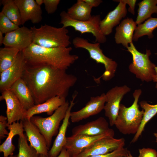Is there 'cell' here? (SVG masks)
<instances>
[{"label":"cell","mask_w":157,"mask_h":157,"mask_svg":"<svg viewBox=\"0 0 157 157\" xmlns=\"http://www.w3.org/2000/svg\"><path fill=\"white\" fill-rule=\"evenodd\" d=\"M22 78L29 88L35 105L59 96L66 98L76 83V76L47 65L26 66Z\"/></svg>","instance_id":"obj_1"},{"label":"cell","mask_w":157,"mask_h":157,"mask_svg":"<svg viewBox=\"0 0 157 157\" xmlns=\"http://www.w3.org/2000/svg\"><path fill=\"white\" fill-rule=\"evenodd\" d=\"M72 50L71 47L47 48L32 43L22 52L27 66L47 65L66 70L79 58L71 54Z\"/></svg>","instance_id":"obj_2"},{"label":"cell","mask_w":157,"mask_h":157,"mask_svg":"<svg viewBox=\"0 0 157 157\" xmlns=\"http://www.w3.org/2000/svg\"><path fill=\"white\" fill-rule=\"evenodd\" d=\"M142 93L141 89L135 90L133 93L134 100L132 105L126 107L121 104L114 125L124 135H135L138 131L143 118L144 111L140 110L138 103Z\"/></svg>","instance_id":"obj_3"},{"label":"cell","mask_w":157,"mask_h":157,"mask_svg":"<svg viewBox=\"0 0 157 157\" xmlns=\"http://www.w3.org/2000/svg\"><path fill=\"white\" fill-rule=\"evenodd\" d=\"M33 43L47 48L68 47L71 44L68 30L62 27L57 28L46 24L39 28L31 27Z\"/></svg>","instance_id":"obj_4"},{"label":"cell","mask_w":157,"mask_h":157,"mask_svg":"<svg viewBox=\"0 0 157 157\" xmlns=\"http://www.w3.org/2000/svg\"><path fill=\"white\" fill-rule=\"evenodd\" d=\"M72 44L76 48H81L87 50L90 58L95 60L97 63L104 65L105 70L102 75L97 79L101 78L104 81H109L115 76L117 67L116 62L106 56L100 48V43L96 42H90L84 38L76 37L72 40Z\"/></svg>","instance_id":"obj_5"},{"label":"cell","mask_w":157,"mask_h":157,"mask_svg":"<svg viewBox=\"0 0 157 157\" xmlns=\"http://www.w3.org/2000/svg\"><path fill=\"white\" fill-rule=\"evenodd\" d=\"M69 104L66 101L53 114L47 117L34 116L30 119L31 121L37 127L44 137L49 149L53 138L58 133L60 124L65 117Z\"/></svg>","instance_id":"obj_6"},{"label":"cell","mask_w":157,"mask_h":157,"mask_svg":"<svg viewBox=\"0 0 157 157\" xmlns=\"http://www.w3.org/2000/svg\"><path fill=\"white\" fill-rule=\"evenodd\" d=\"M126 48L133 58L132 63L129 67V71L142 81H153L156 74L155 68L156 66L149 58L151 54L150 50L147 49L145 54L142 53L136 49L133 42Z\"/></svg>","instance_id":"obj_7"},{"label":"cell","mask_w":157,"mask_h":157,"mask_svg":"<svg viewBox=\"0 0 157 157\" xmlns=\"http://www.w3.org/2000/svg\"><path fill=\"white\" fill-rule=\"evenodd\" d=\"M61 24L62 27L66 28L68 27L73 28L76 31L81 34L85 33H92L95 38V42L99 43H104L106 41V36L101 32L100 28L101 20L99 15H92L89 20L79 21L70 18L67 12L63 11L60 14Z\"/></svg>","instance_id":"obj_8"},{"label":"cell","mask_w":157,"mask_h":157,"mask_svg":"<svg viewBox=\"0 0 157 157\" xmlns=\"http://www.w3.org/2000/svg\"><path fill=\"white\" fill-rule=\"evenodd\" d=\"M131 90L130 88L126 85L116 86L109 90L106 94V100L104 110L105 115L108 118L110 126L115 125L122 100L124 95Z\"/></svg>","instance_id":"obj_9"},{"label":"cell","mask_w":157,"mask_h":157,"mask_svg":"<svg viewBox=\"0 0 157 157\" xmlns=\"http://www.w3.org/2000/svg\"><path fill=\"white\" fill-rule=\"evenodd\" d=\"M114 131L113 129L106 133L95 136L72 135L67 137L64 148L66 150L70 157H76L96 141L108 136L114 137Z\"/></svg>","instance_id":"obj_10"},{"label":"cell","mask_w":157,"mask_h":157,"mask_svg":"<svg viewBox=\"0 0 157 157\" xmlns=\"http://www.w3.org/2000/svg\"><path fill=\"white\" fill-rule=\"evenodd\" d=\"M125 144L123 138L116 139L107 137L96 141L76 157H89L106 154L124 147Z\"/></svg>","instance_id":"obj_11"},{"label":"cell","mask_w":157,"mask_h":157,"mask_svg":"<svg viewBox=\"0 0 157 157\" xmlns=\"http://www.w3.org/2000/svg\"><path fill=\"white\" fill-rule=\"evenodd\" d=\"M27 66L22 51H20L13 65L0 73V90L1 92L9 90L17 80L22 78Z\"/></svg>","instance_id":"obj_12"},{"label":"cell","mask_w":157,"mask_h":157,"mask_svg":"<svg viewBox=\"0 0 157 157\" xmlns=\"http://www.w3.org/2000/svg\"><path fill=\"white\" fill-rule=\"evenodd\" d=\"M3 100L6 104V113L8 125L26 119L27 110L11 90H7L1 92L0 100Z\"/></svg>","instance_id":"obj_13"},{"label":"cell","mask_w":157,"mask_h":157,"mask_svg":"<svg viewBox=\"0 0 157 157\" xmlns=\"http://www.w3.org/2000/svg\"><path fill=\"white\" fill-rule=\"evenodd\" d=\"M32 43L31 30L23 26L5 34L3 44L5 47L16 48L22 51Z\"/></svg>","instance_id":"obj_14"},{"label":"cell","mask_w":157,"mask_h":157,"mask_svg":"<svg viewBox=\"0 0 157 157\" xmlns=\"http://www.w3.org/2000/svg\"><path fill=\"white\" fill-rule=\"evenodd\" d=\"M106 100V94L91 97L85 106L81 109L71 112L70 119L73 123L78 122L83 119L97 115L104 109Z\"/></svg>","instance_id":"obj_15"},{"label":"cell","mask_w":157,"mask_h":157,"mask_svg":"<svg viewBox=\"0 0 157 157\" xmlns=\"http://www.w3.org/2000/svg\"><path fill=\"white\" fill-rule=\"evenodd\" d=\"M24 131L30 145L38 154L48 156V150L45 138L37 127L30 120L25 119L22 121Z\"/></svg>","instance_id":"obj_16"},{"label":"cell","mask_w":157,"mask_h":157,"mask_svg":"<svg viewBox=\"0 0 157 157\" xmlns=\"http://www.w3.org/2000/svg\"><path fill=\"white\" fill-rule=\"evenodd\" d=\"M114 1L119 2V4L113 10L109 12L100 23V30L105 36L112 33L113 28L119 24L121 20L127 13L126 4L124 0Z\"/></svg>","instance_id":"obj_17"},{"label":"cell","mask_w":157,"mask_h":157,"mask_svg":"<svg viewBox=\"0 0 157 157\" xmlns=\"http://www.w3.org/2000/svg\"><path fill=\"white\" fill-rule=\"evenodd\" d=\"M113 130L109 127V123L104 117L84 124L76 126L72 129V135H85L91 136L99 135L107 133Z\"/></svg>","instance_id":"obj_18"},{"label":"cell","mask_w":157,"mask_h":157,"mask_svg":"<svg viewBox=\"0 0 157 157\" xmlns=\"http://www.w3.org/2000/svg\"><path fill=\"white\" fill-rule=\"evenodd\" d=\"M19 10L21 25L30 20L33 24L40 22L42 20V11L34 0H14Z\"/></svg>","instance_id":"obj_19"},{"label":"cell","mask_w":157,"mask_h":157,"mask_svg":"<svg viewBox=\"0 0 157 157\" xmlns=\"http://www.w3.org/2000/svg\"><path fill=\"white\" fill-rule=\"evenodd\" d=\"M77 95L76 92L73 95L72 99L70 101L69 108L65 117L63 120L62 124L59 129L57 136L52 147L49 151V157H56L58 156L65 144L67 137L66 135L69 123L70 113L72 108L75 104L74 100Z\"/></svg>","instance_id":"obj_20"},{"label":"cell","mask_w":157,"mask_h":157,"mask_svg":"<svg viewBox=\"0 0 157 157\" xmlns=\"http://www.w3.org/2000/svg\"><path fill=\"white\" fill-rule=\"evenodd\" d=\"M137 25L132 18L123 19L116 28L114 38L116 43L122 44L126 48L128 47L133 42V33Z\"/></svg>","instance_id":"obj_21"},{"label":"cell","mask_w":157,"mask_h":157,"mask_svg":"<svg viewBox=\"0 0 157 157\" xmlns=\"http://www.w3.org/2000/svg\"><path fill=\"white\" fill-rule=\"evenodd\" d=\"M66 98L56 96L42 103L35 105L26 110V119L30 120L35 115L46 113L50 116L66 102Z\"/></svg>","instance_id":"obj_22"},{"label":"cell","mask_w":157,"mask_h":157,"mask_svg":"<svg viewBox=\"0 0 157 157\" xmlns=\"http://www.w3.org/2000/svg\"><path fill=\"white\" fill-rule=\"evenodd\" d=\"M9 90L14 94L26 110L35 105L31 92L22 78L16 81Z\"/></svg>","instance_id":"obj_23"},{"label":"cell","mask_w":157,"mask_h":157,"mask_svg":"<svg viewBox=\"0 0 157 157\" xmlns=\"http://www.w3.org/2000/svg\"><path fill=\"white\" fill-rule=\"evenodd\" d=\"M8 129L9 132L6 140L0 145V152L3 154V157H8L13 155L15 147L12 143V140L16 135L19 136L24 135L23 125L21 121L8 125Z\"/></svg>","instance_id":"obj_24"},{"label":"cell","mask_w":157,"mask_h":157,"mask_svg":"<svg viewBox=\"0 0 157 157\" xmlns=\"http://www.w3.org/2000/svg\"><path fill=\"white\" fill-rule=\"evenodd\" d=\"M92 8L83 0H78L76 3L67 9V13L73 19L85 21L91 18Z\"/></svg>","instance_id":"obj_25"},{"label":"cell","mask_w":157,"mask_h":157,"mask_svg":"<svg viewBox=\"0 0 157 157\" xmlns=\"http://www.w3.org/2000/svg\"><path fill=\"white\" fill-rule=\"evenodd\" d=\"M140 105L144 111L142 121L139 128L131 142L135 143L138 140L144 130L147 123L157 114V104L151 105L145 101L140 102Z\"/></svg>","instance_id":"obj_26"},{"label":"cell","mask_w":157,"mask_h":157,"mask_svg":"<svg viewBox=\"0 0 157 157\" xmlns=\"http://www.w3.org/2000/svg\"><path fill=\"white\" fill-rule=\"evenodd\" d=\"M138 5V13L135 21L137 25L151 17L153 14L157 13V0H143Z\"/></svg>","instance_id":"obj_27"},{"label":"cell","mask_w":157,"mask_h":157,"mask_svg":"<svg viewBox=\"0 0 157 157\" xmlns=\"http://www.w3.org/2000/svg\"><path fill=\"white\" fill-rule=\"evenodd\" d=\"M157 28V18L151 17L144 23L137 25L134 31L133 40L137 41L138 39L147 35L149 39L153 38V32Z\"/></svg>","instance_id":"obj_28"},{"label":"cell","mask_w":157,"mask_h":157,"mask_svg":"<svg viewBox=\"0 0 157 157\" xmlns=\"http://www.w3.org/2000/svg\"><path fill=\"white\" fill-rule=\"evenodd\" d=\"M20 51L18 49L6 47L0 49V73L11 66Z\"/></svg>","instance_id":"obj_29"},{"label":"cell","mask_w":157,"mask_h":157,"mask_svg":"<svg viewBox=\"0 0 157 157\" xmlns=\"http://www.w3.org/2000/svg\"><path fill=\"white\" fill-rule=\"evenodd\" d=\"M3 8L1 12L17 25H21L20 12L14 0H2Z\"/></svg>","instance_id":"obj_30"},{"label":"cell","mask_w":157,"mask_h":157,"mask_svg":"<svg viewBox=\"0 0 157 157\" xmlns=\"http://www.w3.org/2000/svg\"><path fill=\"white\" fill-rule=\"evenodd\" d=\"M27 138L25 135L19 136L18 140L19 152L17 157H38L35 149L28 143Z\"/></svg>","instance_id":"obj_31"},{"label":"cell","mask_w":157,"mask_h":157,"mask_svg":"<svg viewBox=\"0 0 157 157\" xmlns=\"http://www.w3.org/2000/svg\"><path fill=\"white\" fill-rule=\"evenodd\" d=\"M19 27L12 21L1 12L0 13V31L3 34H6Z\"/></svg>","instance_id":"obj_32"},{"label":"cell","mask_w":157,"mask_h":157,"mask_svg":"<svg viewBox=\"0 0 157 157\" xmlns=\"http://www.w3.org/2000/svg\"><path fill=\"white\" fill-rule=\"evenodd\" d=\"M128 151L126 148L123 147L108 153L89 157H127Z\"/></svg>","instance_id":"obj_33"},{"label":"cell","mask_w":157,"mask_h":157,"mask_svg":"<svg viewBox=\"0 0 157 157\" xmlns=\"http://www.w3.org/2000/svg\"><path fill=\"white\" fill-rule=\"evenodd\" d=\"M45 9L48 14H52L56 11L60 0H44Z\"/></svg>","instance_id":"obj_34"},{"label":"cell","mask_w":157,"mask_h":157,"mask_svg":"<svg viewBox=\"0 0 157 157\" xmlns=\"http://www.w3.org/2000/svg\"><path fill=\"white\" fill-rule=\"evenodd\" d=\"M7 118L3 115L0 116V140L4 138L8 135L9 132L6 129V127H8Z\"/></svg>","instance_id":"obj_35"},{"label":"cell","mask_w":157,"mask_h":157,"mask_svg":"<svg viewBox=\"0 0 157 157\" xmlns=\"http://www.w3.org/2000/svg\"><path fill=\"white\" fill-rule=\"evenodd\" d=\"M139 155L138 157H157V152L155 149L144 148L139 149Z\"/></svg>","instance_id":"obj_36"},{"label":"cell","mask_w":157,"mask_h":157,"mask_svg":"<svg viewBox=\"0 0 157 157\" xmlns=\"http://www.w3.org/2000/svg\"><path fill=\"white\" fill-rule=\"evenodd\" d=\"M126 4L129 6L128 11L133 15L135 14V6L136 2V0H124Z\"/></svg>","instance_id":"obj_37"},{"label":"cell","mask_w":157,"mask_h":157,"mask_svg":"<svg viewBox=\"0 0 157 157\" xmlns=\"http://www.w3.org/2000/svg\"><path fill=\"white\" fill-rule=\"evenodd\" d=\"M83 1L92 8L97 7L102 2L101 0H83Z\"/></svg>","instance_id":"obj_38"},{"label":"cell","mask_w":157,"mask_h":157,"mask_svg":"<svg viewBox=\"0 0 157 157\" xmlns=\"http://www.w3.org/2000/svg\"><path fill=\"white\" fill-rule=\"evenodd\" d=\"M56 157H70V156L66 150L63 148L59 155Z\"/></svg>","instance_id":"obj_39"},{"label":"cell","mask_w":157,"mask_h":157,"mask_svg":"<svg viewBox=\"0 0 157 157\" xmlns=\"http://www.w3.org/2000/svg\"><path fill=\"white\" fill-rule=\"evenodd\" d=\"M155 70L156 72V74L153 78V81L154 82L156 83L155 88H156L157 89V66H156L155 67Z\"/></svg>","instance_id":"obj_40"},{"label":"cell","mask_w":157,"mask_h":157,"mask_svg":"<svg viewBox=\"0 0 157 157\" xmlns=\"http://www.w3.org/2000/svg\"><path fill=\"white\" fill-rule=\"evenodd\" d=\"M3 33L0 31V45L1 46L3 44L4 39V36H3Z\"/></svg>","instance_id":"obj_41"},{"label":"cell","mask_w":157,"mask_h":157,"mask_svg":"<svg viewBox=\"0 0 157 157\" xmlns=\"http://www.w3.org/2000/svg\"><path fill=\"white\" fill-rule=\"evenodd\" d=\"M35 2L36 4L39 6H41L42 4H44V0H35Z\"/></svg>","instance_id":"obj_42"},{"label":"cell","mask_w":157,"mask_h":157,"mask_svg":"<svg viewBox=\"0 0 157 157\" xmlns=\"http://www.w3.org/2000/svg\"><path fill=\"white\" fill-rule=\"evenodd\" d=\"M127 157H133L130 151H128Z\"/></svg>","instance_id":"obj_43"},{"label":"cell","mask_w":157,"mask_h":157,"mask_svg":"<svg viewBox=\"0 0 157 157\" xmlns=\"http://www.w3.org/2000/svg\"><path fill=\"white\" fill-rule=\"evenodd\" d=\"M154 135L155 136L156 138V142L157 144V130L156 132L154 133Z\"/></svg>","instance_id":"obj_44"},{"label":"cell","mask_w":157,"mask_h":157,"mask_svg":"<svg viewBox=\"0 0 157 157\" xmlns=\"http://www.w3.org/2000/svg\"><path fill=\"white\" fill-rule=\"evenodd\" d=\"M38 157H49V156H47L42 155H40Z\"/></svg>","instance_id":"obj_45"},{"label":"cell","mask_w":157,"mask_h":157,"mask_svg":"<svg viewBox=\"0 0 157 157\" xmlns=\"http://www.w3.org/2000/svg\"><path fill=\"white\" fill-rule=\"evenodd\" d=\"M8 157H17V155H13L11 156H10Z\"/></svg>","instance_id":"obj_46"}]
</instances>
